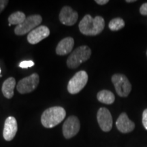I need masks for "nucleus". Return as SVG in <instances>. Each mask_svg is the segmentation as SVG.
I'll return each mask as SVG.
<instances>
[{
    "label": "nucleus",
    "mask_w": 147,
    "mask_h": 147,
    "mask_svg": "<svg viewBox=\"0 0 147 147\" xmlns=\"http://www.w3.org/2000/svg\"><path fill=\"white\" fill-rule=\"evenodd\" d=\"M105 27V21L102 16L93 18L87 14L80 21L78 25L80 32L85 36H96L102 32Z\"/></svg>",
    "instance_id": "1"
},
{
    "label": "nucleus",
    "mask_w": 147,
    "mask_h": 147,
    "mask_svg": "<svg viewBox=\"0 0 147 147\" xmlns=\"http://www.w3.org/2000/svg\"><path fill=\"white\" fill-rule=\"evenodd\" d=\"M65 116L66 112L63 108L60 106L49 108L42 115V124L46 128H53L61 123Z\"/></svg>",
    "instance_id": "2"
},
{
    "label": "nucleus",
    "mask_w": 147,
    "mask_h": 147,
    "mask_svg": "<svg viewBox=\"0 0 147 147\" xmlns=\"http://www.w3.org/2000/svg\"><path fill=\"white\" fill-rule=\"evenodd\" d=\"M91 55V50L87 46H81L77 48L71 53L67 59V67L71 69L76 68L80 64L89 59Z\"/></svg>",
    "instance_id": "3"
},
{
    "label": "nucleus",
    "mask_w": 147,
    "mask_h": 147,
    "mask_svg": "<svg viewBox=\"0 0 147 147\" xmlns=\"http://www.w3.org/2000/svg\"><path fill=\"white\" fill-rule=\"evenodd\" d=\"M112 82L117 93L120 97H127L131 91V84L128 78L123 74H116L112 77Z\"/></svg>",
    "instance_id": "4"
},
{
    "label": "nucleus",
    "mask_w": 147,
    "mask_h": 147,
    "mask_svg": "<svg viewBox=\"0 0 147 147\" xmlns=\"http://www.w3.org/2000/svg\"><path fill=\"white\" fill-rule=\"evenodd\" d=\"M42 16L39 14H34L26 18L23 23L18 25L14 29V33L18 36H23L32 32L42 23Z\"/></svg>",
    "instance_id": "5"
},
{
    "label": "nucleus",
    "mask_w": 147,
    "mask_h": 147,
    "mask_svg": "<svg viewBox=\"0 0 147 147\" xmlns=\"http://www.w3.org/2000/svg\"><path fill=\"white\" fill-rule=\"evenodd\" d=\"M88 81V75L85 71L75 74L67 84V91L71 94H76L85 87Z\"/></svg>",
    "instance_id": "6"
},
{
    "label": "nucleus",
    "mask_w": 147,
    "mask_h": 147,
    "mask_svg": "<svg viewBox=\"0 0 147 147\" xmlns=\"http://www.w3.org/2000/svg\"><path fill=\"white\" fill-rule=\"evenodd\" d=\"M40 82V77L38 74L34 73L30 76L21 79L16 85L17 91L21 94L29 93L34 91Z\"/></svg>",
    "instance_id": "7"
},
{
    "label": "nucleus",
    "mask_w": 147,
    "mask_h": 147,
    "mask_svg": "<svg viewBox=\"0 0 147 147\" xmlns=\"http://www.w3.org/2000/svg\"><path fill=\"white\" fill-rule=\"evenodd\" d=\"M80 128V123L78 119L75 116L68 117L63 125V134L66 139H69L78 133Z\"/></svg>",
    "instance_id": "8"
},
{
    "label": "nucleus",
    "mask_w": 147,
    "mask_h": 147,
    "mask_svg": "<svg viewBox=\"0 0 147 147\" xmlns=\"http://www.w3.org/2000/svg\"><path fill=\"white\" fill-rule=\"evenodd\" d=\"M97 119L102 131L108 132L113 127V117L107 108H100L97 114Z\"/></svg>",
    "instance_id": "9"
},
{
    "label": "nucleus",
    "mask_w": 147,
    "mask_h": 147,
    "mask_svg": "<svg viewBox=\"0 0 147 147\" xmlns=\"http://www.w3.org/2000/svg\"><path fill=\"white\" fill-rule=\"evenodd\" d=\"M50 35V30L47 26H39L29 32L27 40L32 45H36Z\"/></svg>",
    "instance_id": "10"
},
{
    "label": "nucleus",
    "mask_w": 147,
    "mask_h": 147,
    "mask_svg": "<svg viewBox=\"0 0 147 147\" xmlns=\"http://www.w3.org/2000/svg\"><path fill=\"white\" fill-rule=\"evenodd\" d=\"M78 14L71 7L64 6L61 10L59 20L61 23L67 26H72L78 21Z\"/></svg>",
    "instance_id": "11"
},
{
    "label": "nucleus",
    "mask_w": 147,
    "mask_h": 147,
    "mask_svg": "<svg viewBox=\"0 0 147 147\" xmlns=\"http://www.w3.org/2000/svg\"><path fill=\"white\" fill-rule=\"evenodd\" d=\"M18 130L17 121L13 117H9L5 119L3 136L6 141H11L15 137Z\"/></svg>",
    "instance_id": "12"
},
{
    "label": "nucleus",
    "mask_w": 147,
    "mask_h": 147,
    "mask_svg": "<svg viewBox=\"0 0 147 147\" xmlns=\"http://www.w3.org/2000/svg\"><path fill=\"white\" fill-rule=\"evenodd\" d=\"M118 130L123 134H127L131 132L135 128V124L133 121L129 119L126 113H121L116 122Z\"/></svg>",
    "instance_id": "13"
},
{
    "label": "nucleus",
    "mask_w": 147,
    "mask_h": 147,
    "mask_svg": "<svg viewBox=\"0 0 147 147\" xmlns=\"http://www.w3.org/2000/svg\"><path fill=\"white\" fill-rule=\"evenodd\" d=\"M74 40L71 37H67L61 40L56 48V53L58 55H65L72 51Z\"/></svg>",
    "instance_id": "14"
},
{
    "label": "nucleus",
    "mask_w": 147,
    "mask_h": 147,
    "mask_svg": "<svg viewBox=\"0 0 147 147\" xmlns=\"http://www.w3.org/2000/svg\"><path fill=\"white\" fill-rule=\"evenodd\" d=\"M16 86V80L14 78L10 77L5 80L2 84L1 91L4 96L8 99H10L14 95V89Z\"/></svg>",
    "instance_id": "15"
},
{
    "label": "nucleus",
    "mask_w": 147,
    "mask_h": 147,
    "mask_svg": "<svg viewBox=\"0 0 147 147\" xmlns=\"http://www.w3.org/2000/svg\"><path fill=\"white\" fill-rule=\"evenodd\" d=\"M97 98L99 102L105 104H112L115 100V97L113 93L108 90L100 91L97 93Z\"/></svg>",
    "instance_id": "16"
},
{
    "label": "nucleus",
    "mask_w": 147,
    "mask_h": 147,
    "mask_svg": "<svg viewBox=\"0 0 147 147\" xmlns=\"http://www.w3.org/2000/svg\"><path fill=\"white\" fill-rule=\"evenodd\" d=\"M25 19H26L25 14L23 12H20V11L14 12L8 17L9 23L11 25H21Z\"/></svg>",
    "instance_id": "17"
},
{
    "label": "nucleus",
    "mask_w": 147,
    "mask_h": 147,
    "mask_svg": "<svg viewBox=\"0 0 147 147\" xmlns=\"http://www.w3.org/2000/svg\"><path fill=\"white\" fill-rule=\"evenodd\" d=\"M125 21L121 18H115L110 21L108 27L112 31H119L125 27Z\"/></svg>",
    "instance_id": "18"
},
{
    "label": "nucleus",
    "mask_w": 147,
    "mask_h": 147,
    "mask_svg": "<svg viewBox=\"0 0 147 147\" xmlns=\"http://www.w3.org/2000/svg\"><path fill=\"white\" fill-rule=\"evenodd\" d=\"M34 65V62L33 61H23L20 63L19 66L21 68H27Z\"/></svg>",
    "instance_id": "19"
},
{
    "label": "nucleus",
    "mask_w": 147,
    "mask_h": 147,
    "mask_svg": "<svg viewBox=\"0 0 147 147\" xmlns=\"http://www.w3.org/2000/svg\"><path fill=\"white\" fill-rule=\"evenodd\" d=\"M142 124L145 129L147 130V108L144 110L142 113Z\"/></svg>",
    "instance_id": "20"
},
{
    "label": "nucleus",
    "mask_w": 147,
    "mask_h": 147,
    "mask_svg": "<svg viewBox=\"0 0 147 147\" xmlns=\"http://www.w3.org/2000/svg\"><path fill=\"white\" fill-rule=\"evenodd\" d=\"M140 12L142 15L147 16V3H144L141 5L140 8Z\"/></svg>",
    "instance_id": "21"
},
{
    "label": "nucleus",
    "mask_w": 147,
    "mask_h": 147,
    "mask_svg": "<svg viewBox=\"0 0 147 147\" xmlns=\"http://www.w3.org/2000/svg\"><path fill=\"white\" fill-rule=\"evenodd\" d=\"M8 3V1H7V0H0V13L4 10Z\"/></svg>",
    "instance_id": "22"
},
{
    "label": "nucleus",
    "mask_w": 147,
    "mask_h": 147,
    "mask_svg": "<svg viewBox=\"0 0 147 147\" xmlns=\"http://www.w3.org/2000/svg\"><path fill=\"white\" fill-rule=\"evenodd\" d=\"M108 1H109L108 0H96V1H95V2H96L97 4L103 5H105L107 3H108Z\"/></svg>",
    "instance_id": "23"
},
{
    "label": "nucleus",
    "mask_w": 147,
    "mask_h": 147,
    "mask_svg": "<svg viewBox=\"0 0 147 147\" xmlns=\"http://www.w3.org/2000/svg\"><path fill=\"white\" fill-rule=\"evenodd\" d=\"M136 0H126V2L127 3H131V2H135Z\"/></svg>",
    "instance_id": "24"
},
{
    "label": "nucleus",
    "mask_w": 147,
    "mask_h": 147,
    "mask_svg": "<svg viewBox=\"0 0 147 147\" xmlns=\"http://www.w3.org/2000/svg\"><path fill=\"white\" fill-rule=\"evenodd\" d=\"M0 73H1V69H0Z\"/></svg>",
    "instance_id": "25"
},
{
    "label": "nucleus",
    "mask_w": 147,
    "mask_h": 147,
    "mask_svg": "<svg viewBox=\"0 0 147 147\" xmlns=\"http://www.w3.org/2000/svg\"><path fill=\"white\" fill-rule=\"evenodd\" d=\"M146 56H147V51H146Z\"/></svg>",
    "instance_id": "26"
}]
</instances>
